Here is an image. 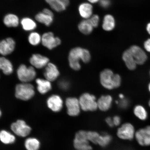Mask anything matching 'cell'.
Wrapping results in <instances>:
<instances>
[{
    "instance_id": "e0dca14e",
    "label": "cell",
    "mask_w": 150,
    "mask_h": 150,
    "mask_svg": "<svg viewBox=\"0 0 150 150\" xmlns=\"http://www.w3.org/2000/svg\"><path fill=\"white\" fill-rule=\"evenodd\" d=\"M59 74L57 67L54 64L49 63L46 66L44 75L46 79L50 82L53 81Z\"/></svg>"
},
{
    "instance_id": "ac0fdd59",
    "label": "cell",
    "mask_w": 150,
    "mask_h": 150,
    "mask_svg": "<svg viewBox=\"0 0 150 150\" xmlns=\"http://www.w3.org/2000/svg\"><path fill=\"white\" fill-rule=\"evenodd\" d=\"M51 8L58 12L64 11L68 6L69 0H45Z\"/></svg>"
},
{
    "instance_id": "8992f818",
    "label": "cell",
    "mask_w": 150,
    "mask_h": 150,
    "mask_svg": "<svg viewBox=\"0 0 150 150\" xmlns=\"http://www.w3.org/2000/svg\"><path fill=\"white\" fill-rule=\"evenodd\" d=\"M11 130L16 136L24 138L29 136L31 131V128L23 120H19L12 124Z\"/></svg>"
},
{
    "instance_id": "7bdbcfd3",
    "label": "cell",
    "mask_w": 150,
    "mask_h": 150,
    "mask_svg": "<svg viewBox=\"0 0 150 150\" xmlns=\"http://www.w3.org/2000/svg\"><path fill=\"white\" fill-rule=\"evenodd\" d=\"M119 97L121 99H124V96L122 94H120L119 95Z\"/></svg>"
},
{
    "instance_id": "1f68e13d",
    "label": "cell",
    "mask_w": 150,
    "mask_h": 150,
    "mask_svg": "<svg viewBox=\"0 0 150 150\" xmlns=\"http://www.w3.org/2000/svg\"><path fill=\"white\" fill-rule=\"evenodd\" d=\"M42 37L38 33L32 32L28 36V40L30 44L33 46H36L42 42Z\"/></svg>"
},
{
    "instance_id": "cb8c5ba5",
    "label": "cell",
    "mask_w": 150,
    "mask_h": 150,
    "mask_svg": "<svg viewBox=\"0 0 150 150\" xmlns=\"http://www.w3.org/2000/svg\"><path fill=\"white\" fill-rule=\"evenodd\" d=\"M3 23L6 27H16L19 24V19L16 15L13 14H8L4 16Z\"/></svg>"
},
{
    "instance_id": "7c38bea8",
    "label": "cell",
    "mask_w": 150,
    "mask_h": 150,
    "mask_svg": "<svg viewBox=\"0 0 150 150\" xmlns=\"http://www.w3.org/2000/svg\"><path fill=\"white\" fill-rule=\"evenodd\" d=\"M137 65H142L147 61V56L146 52L140 47L136 45L131 46L129 49Z\"/></svg>"
},
{
    "instance_id": "603a6c76",
    "label": "cell",
    "mask_w": 150,
    "mask_h": 150,
    "mask_svg": "<svg viewBox=\"0 0 150 150\" xmlns=\"http://www.w3.org/2000/svg\"><path fill=\"white\" fill-rule=\"evenodd\" d=\"M24 146L26 150H39L41 147V142L38 139L32 137L26 139Z\"/></svg>"
},
{
    "instance_id": "5bb4252c",
    "label": "cell",
    "mask_w": 150,
    "mask_h": 150,
    "mask_svg": "<svg viewBox=\"0 0 150 150\" xmlns=\"http://www.w3.org/2000/svg\"><path fill=\"white\" fill-rule=\"evenodd\" d=\"M16 45V42L12 38L4 39L0 43V53L3 56L9 55L14 51Z\"/></svg>"
},
{
    "instance_id": "4316f807",
    "label": "cell",
    "mask_w": 150,
    "mask_h": 150,
    "mask_svg": "<svg viewBox=\"0 0 150 150\" xmlns=\"http://www.w3.org/2000/svg\"><path fill=\"white\" fill-rule=\"evenodd\" d=\"M115 25V20L113 16L108 14L104 16L102 25L103 29L106 31H112Z\"/></svg>"
},
{
    "instance_id": "d6a6232c",
    "label": "cell",
    "mask_w": 150,
    "mask_h": 150,
    "mask_svg": "<svg viewBox=\"0 0 150 150\" xmlns=\"http://www.w3.org/2000/svg\"><path fill=\"white\" fill-rule=\"evenodd\" d=\"M100 134L94 131H87V136L88 140L92 143L97 145V142Z\"/></svg>"
},
{
    "instance_id": "ab89813d",
    "label": "cell",
    "mask_w": 150,
    "mask_h": 150,
    "mask_svg": "<svg viewBox=\"0 0 150 150\" xmlns=\"http://www.w3.org/2000/svg\"><path fill=\"white\" fill-rule=\"evenodd\" d=\"M106 122L107 125L110 127H112L114 126L112 119L108 117H107L105 120Z\"/></svg>"
},
{
    "instance_id": "277c9868",
    "label": "cell",
    "mask_w": 150,
    "mask_h": 150,
    "mask_svg": "<svg viewBox=\"0 0 150 150\" xmlns=\"http://www.w3.org/2000/svg\"><path fill=\"white\" fill-rule=\"evenodd\" d=\"M81 108L84 111H94L98 108L95 96L85 93L81 96L79 99Z\"/></svg>"
},
{
    "instance_id": "f1b7e54d",
    "label": "cell",
    "mask_w": 150,
    "mask_h": 150,
    "mask_svg": "<svg viewBox=\"0 0 150 150\" xmlns=\"http://www.w3.org/2000/svg\"><path fill=\"white\" fill-rule=\"evenodd\" d=\"M22 28L26 31H31L37 28V24L34 21L29 18H24L21 21Z\"/></svg>"
},
{
    "instance_id": "5b68a950",
    "label": "cell",
    "mask_w": 150,
    "mask_h": 150,
    "mask_svg": "<svg viewBox=\"0 0 150 150\" xmlns=\"http://www.w3.org/2000/svg\"><path fill=\"white\" fill-rule=\"evenodd\" d=\"M18 79L23 83H27L33 80L36 76V72L33 67H27L24 64L20 66L17 70Z\"/></svg>"
},
{
    "instance_id": "52a82bcc",
    "label": "cell",
    "mask_w": 150,
    "mask_h": 150,
    "mask_svg": "<svg viewBox=\"0 0 150 150\" xmlns=\"http://www.w3.org/2000/svg\"><path fill=\"white\" fill-rule=\"evenodd\" d=\"M136 132L134 126L130 123H126L118 129L117 135L120 139L131 140L135 137Z\"/></svg>"
},
{
    "instance_id": "9c48e42d",
    "label": "cell",
    "mask_w": 150,
    "mask_h": 150,
    "mask_svg": "<svg viewBox=\"0 0 150 150\" xmlns=\"http://www.w3.org/2000/svg\"><path fill=\"white\" fill-rule=\"evenodd\" d=\"M42 42L43 46L50 50L59 45L61 41L59 37H55L51 32L45 33L42 36Z\"/></svg>"
},
{
    "instance_id": "8fae6325",
    "label": "cell",
    "mask_w": 150,
    "mask_h": 150,
    "mask_svg": "<svg viewBox=\"0 0 150 150\" xmlns=\"http://www.w3.org/2000/svg\"><path fill=\"white\" fill-rule=\"evenodd\" d=\"M67 108V112L68 115L75 117L80 113L81 107L79 100L74 97L67 98L65 102Z\"/></svg>"
},
{
    "instance_id": "b9f144b4",
    "label": "cell",
    "mask_w": 150,
    "mask_h": 150,
    "mask_svg": "<svg viewBox=\"0 0 150 150\" xmlns=\"http://www.w3.org/2000/svg\"><path fill=\"white\" fill-rule=\"evenodd\" d=\"M90 3H95L98 2L99 0H88Z\"/></svg>"
},
{
    "instance_id": "7a4b0ae2",
    "label": "cell",
    "mask_w": 150,
    "mask_h": 150,
    "mask_svg": "<svg viewBox=\"0 0 150 150\" xmlns=\"http://www.w3.org/2000/svg\"><path fill=\"white\" fill-rule=\"evenodd\" d=\"M84 49L79 47L73 48L69 52V65L73 70L78 71L81 69L80 60H83Z\"/></svg>"
},
{
    "instance_id": "44dd1931",
    "label": "cell",
    "mask_w": 150,
    "mask_h": 150,
    "mask_svg": "<svg viewBox=\"0 0 150 150\" xmlns=\"http://www.w3.org/2000/svg\"><path fill=\"white\" fill-rule=\"evenodd\" d=\"M79 12L80 16L86 19H88L93 14V7L91 4L88 3H83L79 7Z\"/></svg>"
},
{
    "instance_id": "f35d334b",
    "label": "cell",
    "mask_w": 150,
    "mask_h": 150,
    "mask_svg": "<svg viewBox=\"0 0 150 150\" xmlns=\"http://www.w3.org/2000/svg\"><path fill=\"white\" fill-rule=\"evenodd\" d=\"M144 45L146 51L150 53V38L144 42Z\"/></svg>"
},
{
    "instance_id": "30bf717a",
    "label": "cell",
    "mask_w": 150,
    "mask_h": 150,
    "mask_svg": "<svg viewBox=\"0 0 150 150\" xmlns=\"http://www.w3.org/2000/svg\"><path fill=\"white\" fill-rule=\"evenodd\" d=\"M114 75L113 72L109 69H105L100 73V83L105 88L109 90L114 88L113 85Z\"/></svg>"
},
{
    "instance_id": "bcb514c9",
    "label": "cell",
    "mask_w": 150,
    "mask_h": 150,
    "mask_svg": "<svg viewBox=\"0 0 150 150\" xmlns=\"http://www.w3.org/2000/svg\"><path fill=\"white\" fill-rule=\"evenodd\" d=\"M149 74H150V71H149Z\"/></svg>"
},
{
    "instance_id": "d590c367",
    "label": "cell",
    "mask_w": 150,
    "mask_h": 150,
    "mask_svg": "<svg viewBox=\"0 0 150 150\" xmlns=\"http://www.w3.org/2000/svg\"><path fill=\"white\" fill-rule=\"evenodd\" d=\"M120 108H126L128 106V101L126 99H121L120 102L119 103Z\"/></svg>"
},
{
    "instance_id": "f6af8a7d",
    "label": "cell",
    "mask_w": 150,
    "mask_h": 150,
    "mask_svg": "<svg viewBox=\"0 0 150 150\" xmlns=\"http://www.w3.org/2000/svg\"><path fill=\"white\" fill-rule=\"evenodd\" d=\"M149 107L150 108V99H149Z\"/></svg>"
},
{
    "instance_id": "d4e9b609",
    "label": "cell",
    "mask_w": 150,
    "mask_h": 150,
    "mask_svg": "<svg viewBox=\"0 0 150 150\" xmlns=\"http://www.w3.org/2000/svg\"><path fill=\"white\" fill-rule=\"evenodd\" d=\"M37 84V89L39 93L42 94L46 93L52 88L50 82L47 80L38 79L36 80Z\"/></svg>"
},
{
    "instance_id": "484cf974",
    "label": "cell",
    "mask_w": 150,
    "mask_h": 150,
    "mask_svg": "<svg viewBox=\"0 0 150 150\" xmlns=\"http://www.w3.org/2000/svg\"><path fill=\"white\" fill-rule=\"evenodd\" d=\"M0 68L6 75L10 74L13 71L12 63L8 59L4 57L0 58Z\"/></svg>"
},
{
    "instance_id": "f546056e",
    "label": "cell",
    "mask_w": 150,
    "mask_h": 150,
    "mask_svg": "<svg viewBox=\"0 0 150 150\" xmlns=\"http://www.w3.org/2000/svg\"><path fill=\"white\" fill-rule=\"evenodd\" d=\"M134 112L135 115L142 121H145L147 119L148 113L147 110L143 106L137 105L135 107Z\"/></svg>"
},
{
    "instance_id": "ee69618b",
    "label": "cell",
    "mask_w": 150,
    "mask_h": 150,
    "mask_svg": "<svg viewBox=\"0 0 150 150\" xmlns=\"http://www.w3.org/2000/svg\"><path fill=\"white\" fill-rule=\"evenodd\" d=\"M148 90L150 93V82L149 83V85H148Z\"/></svg>"
},
{
    "instance_id": "60d3db41",
    "label": "cell",
    "mask_w": 150,
    "mask_h": 150,
    "mask_svg": "<svg viewBox=\"0 0 150 150\" xmlns=\"http://www.w3.org/2000/svg\"><path fill=\"white\" fill-rule=\"evenodd\" d=\"M146 30L148 33L150 35V22L147 24L146 26Z\"/></svg>"
},
{
    "instance_id": "d6986e66",
    "label": "cell",
    "mask_w": 150,
    "mask_h": 150,
    "mask_svg": "<svg viewBox=\"0 0 150 150\" xmlns=\"http://www.w3.org/2000/svg\"><path fill=\"white\" fill-rule=\"evenodd\" d=\"M112 100L110 95L102 96L97 101L98 108L102 111H107L111 107Z\"/></svg>"
},
{
    "instance_id": "836d02e7",
    "label": "cell",
    "mask_w": 150,
    "mask_h": 150,
    "mask_svg": "<svg viewBox=\"0 0 150 150\" xmlns=\"http://www.w3.org/2000/svg\"><path fill=\"white\" fill-rule=\"evenodd\" d=\"M121 79L118 74H114L113 78V85L114 88L119 87L121 85Z\"/></svg>"
},
{
    "instance_id": "2e32d148",
    "label": "cell",
    "mask_w": 150,
    "mask_h": 150,
    "mask_svg": "<svg viewBox=\"0 0 150 150\" xmlns=\"http://www.w3.org/2000/svg\"><path fill=\"white\" fill-rule=\"evenodd\" d=\"M63 101L59 96L53 95L49 97L47 101L48 107L52 111L59 112L63 107Z\"/></svg>"
},
{
    "instance_id": "9a60e30c",
    "label": "cell",
    "mask_w": 150,
    "mask_h": 150,
    "mask_svg": "<svg viewBox=\"0 0 150 150\" xmlns=\"http://www.w3.org/2000/svg\"><path fill=\"white\" fill-rule=\"evenodd\" d=\"M30 62L33 67L40 69L46 66L49 63V59L40 54H34L30 58Z\"/></svg>"
},
{
    "instance_id": "8d00e7d4",
    "label": "cell",
    "mask_w": 150,
    "mask_h": 150,
    "mask_svg": "<svg viewBox=\"0 0 150 150\" xmlns=\"http://www.w3.org/2000/svg\"><path fill=\"white\" fill-rule=\"evenodd\" d=\"M114 125L117 126L120 124L121 119L119 116H115L112 118Z\"/></svg>"
},
{
    "instance_id": "83f0119b",
    "label": "cell",
    "mask_w": 150,
    "mask_h": 150,
    "mask_svg": "<svg viewBox=\"0 0 150 150\" xmlns=\"http://www.w3.org/2000/svg\"><path fill=\"white\" fill-rule=\"evenodd\" d=\"M93 27L89 19H86L81 22L78 25V29L83 34L87 35L93 31Z\"/></svg>"
},
{
    "instance_id": "7402d4cb",
    "label": "cell",
    "mask_w": 150,
    "mask_h": 150,
    "mask_svg": "<svg viewBox=\"0 0 150 150\" xmlns=\"http://www.w3.org/2000/svg\"><path fill=\"white\" fill-rule=\"evenodd\" d=\"M0 140L4 145H12L16 142V138L12 133L6 130H3L0 132Z\"/></svg>"
},
{
    "instance_id": "4dcf8cb0",
    "label": "cell",
    "mask_w": 150,
    "mask_h": 150,
    "mask_svg": "<svg viewBox=\"0 0 150 150\" xmlns=\"http://www.w3.org/2000/svg\"><path fill=\"white\" fill-rule=\"evenodd\" d=\"M112 140V137L110 134L106 133L100 134L97 142V145L101 147H106L109 145Z\"/></svg>"
},
{
    "instance_id": "e575fe53",
    "label": "cell",
    "mask_w": 150,
    "mask_h": 150,
    "mask_svg": "<svg viewBox=\"0 0 150 150\" xmlns=\"http://www.w3.org/2000/svg\"><path fill=\"white\" fill-rule=\"evenodd\" d=\"M88 19L93 28L97 27L98 26L99 18L98 15H93V16H92Z\"/></svg>"
},
{
    "instance_id": "3957f363",
    "label": "cell",
    "mask_w": 150,
    "mask_h": 150,
    "mask_svg": "<svg viewBox=\"0 0 150 150\" xmlns=\"http://www.w3.org/2000/svg\"><path fill=\"white\" fill-rule=\"evenodd\" d=\"M76 150H92L93 148L88 140L87 131L80 130L75 134L73 142Z\"/></svg>"
},
{
    "instance_id": "74e56055",
    "label": "cell",
    "mask_w": 150,
    "mask_h": 150,
    "mask_svg": "<svg viewBox=\"0 0 150 150\" xmlns=\"http://www.w3.org/2000/svg\"><path fill=\"white\" fill-rule=\"evenodd\" d=\"M110 0H101L100 1V4L101 6L104 8H107L110 4Z\"/></svg>"
},
{
    "instance_id": "4fadbf2b",
    "label": "cell",
    "mask_w": 150,
    "mask_h": 150,
    "mask_svg": "<svg viewBox=\"0 0 150 150\" xmlns=\"http://www.w3.org/2000/svg\"><path fill=\"white\" fill-rule=\"evenodd\" d=\"M54 14L50 9L44 8L42 12H39L35 16L37 21L48 27L51 25L54 20Z\"/></svg>"
},
{
    "instance_id": "6da1fadb",
    "label": "cell",
    "mask_w": 150,
    "mask_h": 150,
    "mask_svg": "<svg viewBox=\"0 0 150 150\" xmlns=\"http://www.w3.org/2000/svg\"><path fill=\"white\" fill-rule=\"evenodd\" d=\"M35 91L32 84L27 83L18 84L16 88V98L23 100H29L34 96Z\"/></svg>"
},
{
    "instance_id": "ffe728a7",
    "label": "cell",
    "mask_w": 150,
    "mask_h": 150,
    "mask_svg": "<svg viewBox=\"0 0 150 150\" xmlns=\"http://www.w3.org/2000/svg\"><path fill=\"white\" fill-rule=\"evenodd\" d=\"M122 59L125 65L129 70H134L136 68L137 64L130 50H127L123 52Z\"/></svg>"
},
{
    "instance_id": "ba28073f",
    "label": "cell",
    "mask_w": 150,
    "mask_h": 150,
    "mask_svg": "<svg viewBox=\"0 0 150 150\" xmlns=\"http://www.w3.org/2000/svg\"><path fill=\"white\" fill-rule=\"evenodd\" d=\"M136 140L142 146H150V125L139 129L135 136Z\"/></svg>"
}]
</instances>
